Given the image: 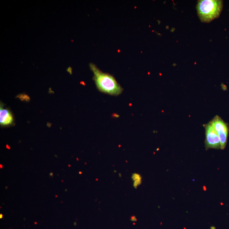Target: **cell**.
Returning a JSON list of instances; mask_svg holds the SVG:
<instances>
[{
	"instance_id": "cell-8",
	"label": "cell",
	"mask_w": 229,
	"mask_h": 229,
	"mask_svg": "<svg viewBox=\"0 0 229 229\" xmlns=\"http://www.w3.org/2000/svg\"><path fill=\"white\" fill-rule=\"evenodd\" d=\"M0 216H1V217H0V218H1H1H3V215L1 214V215H0Z\"/></svg>"
},
{
	"instance_id": "cell-6",
	"label": "cell",
	"mask_w": 229,
	"mask_h": 229,
	"mask_svg": "<svg viewBox=\"0 0 229 229\" xmlns=\"http://www.w3.org/2000/svg\"><path fill=\"white\" fill-rule=\"evenodd\" d=\"M132 179L134 181V186L135 187L140 185L141 183V177L139 175L134 173V175L132 176Z\"/></svg>"
},
{
	"instance_id": "cell-4",
	"label": "cell",
	"mask_w": 229,
	"mask_h": 229,
	"mask_svg": "<svg viewBox=\"0 0 229 229\" xmlns=\"http://www.w3.org/2000/svg\"><path fill=\"white\" fill-rule=\"evenodd\" d=\"M205 129V144L206 149L208 148H221L219 136L212 124L209 122L204 125Z\"/></svg>"
},
{
	"instance_id": "cell-2",
	"label": "cell",
	"mask_w": 229,
	"mask_h": 229,
	"mask_svg": "<svg viewBox=\"0 0 229 229\" xmlns=\"http://www.w3.org/2000/svg\"><path fill=\"white\" fill-rule=\"evenodd\" d=\"M222 7V1L202 0L198 2L197 10L201 21L209 23L220 16Z\"/></svg>"
},
{
	"instance_id": "cell-3",
	"label": "cell",
	"mask_w": 229,
	"mask_h": 229,
	"mask_svg": "<svg viewBox=\"0 0 229 229\" xmlns=\"http://www.w3.org/2000/svg\"><path fill=\"white\" fill-rule=\"evenodd\" d=\"M210 122L219 136L220 142L221 149H224L227 145L228 135V125L218 115H216Z\"/></svg>"
},
{
	"instance_id": "cell-9",
	"label": "cell",
	"mask_w": 229,
	"mask_h": 229,
	"mask_svg": "<svg viewBox=\"0 0 229 229\" xmlns=\"http://www.w3.org/2000/svg\"><path fill=\"white\" fill-rule=\"evenodd\" d=\"M50 175L51 176H52L53 175V173H51L50 174Z\"/></svg>"
},
{
	"instance_id": "cell-10",
	"label": "cell",
	"mask_w": 229,
	"mask_h": 229,
	"mask_svg": "<svg viewBox=\"0 0 229 229\" xmlns=\"http://www.w3.org/2000/svg\"><path fill=\"white\" fill-rule=\"evenodd\" d=\"M35 224H37V222H35Z\"/></svg>"
},
{
	"instance_id": "cell-1",
	"label": "cell",
	"mask_w": 229,
	"mask_h": 229,
	"mask_svg": "<svg viewBox=\"0 0 229 229\" xmlns=\"http://www.w3.org/2000/svg\"><path fill=\"white\" fill-rule=\"evenodd\" d=\"M90 68L94 74V80L97 88L101 92L112 95L121 93L123 89L110 75L103 73L94 64H90Z\"/></svg>"
},
{
	"instance_id": "cell-7",
	"label": "cell",
	"mask_w": 229,
	"mask_h": 229,
	"mask_svg": "<svg viewBox=\"0 0 229 229\" xmlns=\"http://www.w3.org/2000/svg\"><path fill=\"white\" fill-rule=\"evenodd\" d=\"M131 221H133V222H134V221H136L137 219L135 216H131Z\"/></svg>"
},
{
	"instance_id": "cell-5",
	"label": "cell",
	"mask_w": 229,
	"mask_h": 229,
	"mask_svg": "<svg viewBox=\"0 0 229 229\" xmlns=\"http://www.w3.org/2000/svg\"><path fill=\"white\" fill-rule=\"evenodd\" d=\"M13 121L12 115L9 110L1 107L0 123L2 125H9Z\"/></svg>"
}]
</instances>
